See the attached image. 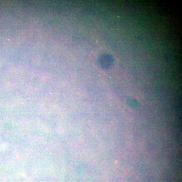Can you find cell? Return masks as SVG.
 Here are the masks:
<instances>
[{"mask_svg":"<svg viewBox=\"0 0 182 182\" xmlns=\"http://www.w3.org/2000/svg\"><path fill=\"white\" fill-rule=\"evenodd\" d=\"M129 106L134 109H138L140 107L139 104L136 99L132 98H129L127 100Z\"/></svg>","mask_w":182,"mask_h":182,"instance_id":"cell-2","label":"cell"},{"mask_svg":"<svg viewBox=\"0 0 182 182\" xmlns=\"http://www.w3.org/2000/svg\"><path fill=\"white\" fill-rule=\"evenodd\" d=\"M113 61L112 58L109 56H107L102 58L101 60V64L102 67L105 68H108L112 65Z\"/></svg>","mask_w":182,"mask_h":182,"instance_id":"cell-1","label":"cell"}]
</instances>
